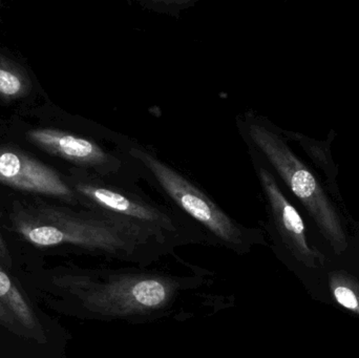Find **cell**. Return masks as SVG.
I'll use <instances>...</instances> for the list:
<instances>
[{"mask_svg": "<svg viewBox=\"0 0 359 358\" xmlns=\"http://www.w3.org/2000/svg\"><path fill=\"white\" fill-rule=\"evenodd\" d=\"M11 224L35 247L74 246L119 260H144L172 246L140 225L82 207L15 203Z\"/></svg>", "mask_w": 359, "mask_h": 358, "instance_id": "1", "label": "cell"}, {"mask_svg": "<svg viewBox=\"0 0 359 358\" xmlns=\"http://www.w3.org/2000/svg\"><path fill=\"white\" fill-rule=\"evenodd\" d=\"M236 121L247 149L255 151L302 202L335 254L345 252L347 235L337 209L311 170L293 153L276 126L253 111L238 116Z\"/></svg>", "mask_w": 359, "mask_h": 358, "instance_id": "2", "label": "cell"}, {"mask_svg": "<svg viewBox=\"0 0 359 358\" xmlns=\"http://www.w3.org/2000/svg\"><path fill=\"white\" fill-rule=\"evenodd\" d=\"M128 153L139 177L158 191L170 206L226 247L245 254L259 233L230 216L200 185L159 157L151 147L130 139Z\"/></svg>", "mask_w": 359, "mask_h": 358, "instance_id": "3", "label": "cell"}, {"mask_svg": "<svg viewBox=\"0 0 359 358\" xmlns=\"http://www.w3.org/2000/svg\"><path fill=\"white\" fill-rule=\"evenodd\" d=\"M54 283L71 294L90 315L124 319L151 315L172 305L181 283L168 275L149 273H63Z\"/></svg>", "mask_w": 359, "mask_h": 358, "instance_id": "4", "label": "cell"}, {"mask_svg": "<svg viewBox=\"0 0 359 358\" xmlns=\"http://www.w3.org/2000/svg\"><path fill=\"white\" fill-rule=\"evenodd\" d=\"M67 180L82 208L140 225L170 244L198 241L202 235L189 219L172 206L154 201L132 182L109 180L76 170Z\"/></svg>", "mask_w": 359, "mask_h": 358, "instance_id": "5", "label": "cell"}, {"mask_svg": "<svg viewBox=\"0 0 359 358\" xmlns=\"http://www.w3.org/2000/svg\"><path fill=\"white\" fill-rule=\"evenodd\" d=\"M251 163L259 180L272 228L285 247L308 268H318L325 263V256L308 243L305 224L297 208L291 204L276 176L252 151H248Z\"/></svg>", "mask_w": 359, "mask_h": 358, "instance_id": "6", "label": "cell"}, {"mask_svg": "<svg viewBox=\"0 0 359 358\" xmlns=\"http://www.w3.org/2000/svg\"><path fill=\"white\" fill-rule=\"evenodd\" d=\"M0 183L25 193L55 198L71 207L81 206L67 178L19 149L0 146Z\"/></svg>", "mask_w": 359, "mask_h": 358, "instance_id": "7", "label": "cell"}, {"mask_svg": "<svg viewBox=\"0 0 359 358\" xmlns=\"http://www.w3.org/2000/svg\"><path fill=\"white\" fill-rule=\"evenodd\" d=\"M0 325L20 338L46 343L35 310L16 282L0 265Z\"/></svg>", "mask_w": 359, "mask_h": 358, "instance_id": "8", "label": "cell"}, {"mask_svg": "<svg viewBox=\"0 0 359 358\" xmlns=\"http://www.w3.org/2000/svg\"><path fill=\"white\" fill-rule=\"evenodd\" d=\"M31 90L27 71L15 61L0 54V99L14 101L25 98Z\"/></svg>", "mask_w": 359, "mask_h": 358, "instance_id": "9", "label": "cell"}, {"mask_svg": "<svg viewBox=\"0 0 359 358\" xmlns=\"http://www.w3.org/2000/svg\"><path fill=\"white\" fill-rule=\"evenodd\" d=\"M329 288L337 304L359 315V281L345 270L331 271Z\"/></svg>", "mask_w": 359, "mask_h": 358, "instance_id": "10", "label": "cell"}, {"mask_svg": "<svg viewBox=\"0 0 359 358\" xmlns=\"http://www.w3.org/2000/svg\"><path fill=\"white\" fill-rule=\"evenodd\" d=\"M139 4L144 10L179 17L180 13L196 4V0H140Z\"/></svg>", "mask_w": 359, "mask_h": 358, "instance_id": "11", "label": "cell"}, {"mask_svg": "<svg viewBox=\"0 0 359 358\" xmlns=\"http://www.w3.org/2000/svg\"><path fill=\"white\" fill-rule=\"evenodd\" d=\"M0 258L2 259L4 262H11L10 252H8V246H6V242H4L1 233H0Z\"/></svg>", "mask_w": 359, "mask_h": 358, "instance_id": "12", "label": "cell"}]
</instances>
